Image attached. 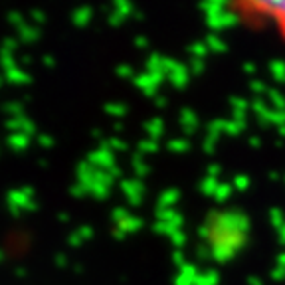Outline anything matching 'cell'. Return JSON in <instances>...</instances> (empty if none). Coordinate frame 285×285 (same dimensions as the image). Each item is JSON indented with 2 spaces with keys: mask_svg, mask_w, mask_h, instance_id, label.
<instances>
[{
  "mask_svg": "<svg viewBox=\"0 0 285 285\" xmlns=\"http://www.w3.org/2000/svg\"><path fill=\"white\" fill-rule=\"evenodd\" d=\"M204 222V240L218 261H228L246 244L248 220L240 212H212Z\"/></svg>",
  "mask_w": 285,
  "mask_h": 285,
  "instance_id": "6da1fadb",
  "label": "cell"
},
{
  "mask_svg": "<svg viewBox=\"0 0 285 285\" xmlns=\"http://www.w3.org/2000/svg\"><path fill=\"white\" fill-rule=\"evenodd\" d=\"M228 14L250 30H271L285 44V0H238L226 6Z\"/></svg>",
  "mask_w": 285,
  "mask_h": 285,
  "instance_id": "7a4b0ae2",
  "label": "cell"
}]
</instances>
